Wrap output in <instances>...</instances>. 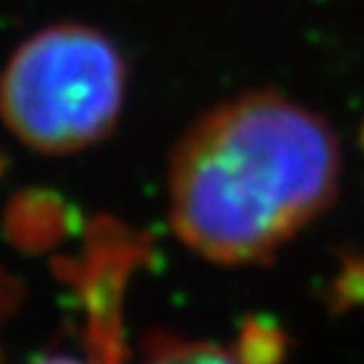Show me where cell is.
<instances>
[{
  "mask_svg": "<svg viewBox=\"0 0 364 364\" xmlns=\"http://www.w3.org/2000/svg\"><path fill=\"white\" fill-rule=\"evenodd\" d=\"M341 147L329 122L273 91L200 117L170 159L177 238L223 266L273 256L336 198Z\"/></svg>",
  "mask_w": 364,
  "mask_h": 364,
  "instance_id": "obj_1",
  "label": "cell"
},
{
  "mask_svg": "<svg viewBox=\"0 0 364 364\" xmlns=\"http://www.w3.org/2000/svg\"><path fill=\"white\" fill-rule=\"evenodd\" d=\"M36 364H119V359L109 357L104 352H94L89 359H81V357H74V354H53V357H43L38 359Z\"/></svg>",
  "mask_w": 364,
  "mask_h": 364,
  "instance_id": "obj_4",
  "label": "cell"
},
{
  "mask_svg": "<svg viewBox=\"0 0 364 364\" xmlns=\"http://www.w3.org/2000/svg\"><path fill=\"white\" fill-rule=\"evenodd\" d=\"M250 354L248 341L240 344H220L210 339H190V336L157 331L142 347V357L136 364H258Z\"/></svg>",
  "mask_w": 364,
  "mask_h": 364,
  "instance_id": "obj_3",
  "label": "cell"
},
{
  "mask_svg": "<svg viewBox=\"0 0 364 364\" xmlns=\"http://www.w3.org/2000/svg\"><path fill=\"white\" fill-rule=\"evenodd\" d=\"M127 99L119 46L81 23H56L18 46L0 76V117L43 154H71L102 142Z\"/></svg>",
  "mask_w": 364,
  "mask_h": 364,
  "instance_id": "obj_2",
  "label": "cell"
}]
</instances>
